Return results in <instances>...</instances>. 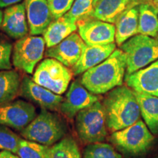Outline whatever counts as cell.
Returning <instances> with one entry per match:
<instances>
[{"label":"cell","mask_w":158,"mask_h":158,"mask_svg":"<svg viewBox=\"0 0 158 158\" xmlns=\"http://www.w3.org/2000/svg\"><path fill=\"white\" fill-rule=\"evenodd\" d=\"M20 95L22 96L43 109L59 110L64 98L51 92L34 81L29 76H23L20 88Z\"/></svg>","instance_id":"cell-12"},{"label":"cell","mask_w":158,"mask_h":158,"mask_svg":"<svg viewBox=\"0 0 158 158\" xmlns=\"http://www.w3.org/2000/svg\"><path fill=\"white\" fill-rule=\"evenodd\" d=\"M97 0H75L66 16L78 23L93 18Z\"/></svg>","instance_id":"cell-25"},{"label":"cell","mask_w":158,"mask_h":158,"mask_svg":"<svg viewBox=\"0 0 158 158\" xmlns=\"http://www.w3.org/2000/svg\"><path fill=\"white\" fill-rule=\"evenodd\" d=\"M68 124L59 114L42 108L38 115L21 131L26 140L51 147L64 138Z\"/></svg>","instance_id":"cell-3"},{"label":"cell","mask_w":158,"mask_h":158,"mask_svg":"<svg viewBox=\"0 0 158 158\" xmlns=\"http://www.w3.org/2000/svg\"><path fill=\"white\" fill-rule=\"evenodd\" d=\"M83 158H122L110 144L99 142L89 144L83 152Z\"/></svg>","instance_id":"cell-26"},{"label":"cell","mask_w":158,"mask_h":158,"mask_svg":"<svg viewBox=\"0 0 158 158\" xmlns=\"http://www.w3.org/2000/svg\"><path fill=\"white\" fill-rule=\"evenodd\" d=\"M37 116L31 102L17 100L0 104V124L21 131Z\"/></svg>","instance_id":"cell-9"},{"label":"cell","mask_w":158,"mask_h":158,"mask_svg":"<svg viewBox=\"0 0 158 158\" xmlns=\"http://www.w3.org/2000/svg\"><path fill=\"white\" fill-rule=\"evenodd\" d=\"M0 158H20L19 156L15 155V154L7 151V150H2L0 152Z\"/></svg>","instance_id":"cell-32"},{"label":"cell","mask_w":158,"mask_h":158,"mask_svg":"<svg viewBox=\"0 0 158 158\" xmlns=\"http://www.w3.org/2000/svg\"><path fill=\"white\" fill-rule=\"evenodd\" d=\"M100 99V97L98 94H94L86 89L80 81H74L63 99L59 111L67 118L73 119L79 111L92 106Z\"/></svg>","instance_id":"cell-10"},{"label":"cell","mask_w":158,"mask_h":158,"mask_svg":"<svg viewBox=\"0 0 158 158\" xmlns=\"http://www.w3.org/2000/svg\"><path fill=\"white\" fill-rule=\"evenodd\" d=\"M115 43L108 45H86L78 62L73 67V75L83 74L89 69L103 62L116 50Z\"/></svg>","instance_id":"cell-17"},{"label":"cell","mask_w":158,"mask_h":158,"mask_svg":"<svg viewBox=\"0 0 158 158\" xmlns=\"http://www.w3.org/2000/svg\"><path fill=\"white\" fill-rule=\"evenodd\" d=\"M138 5L130 6L116 20L115 41L119 47L131 37L138 35Z\"/></svg>","instance_id":"cell-18"},{"label":"cell","mask_w":158,"mask_h":158,"mask_svg":"<svg viewBox=\"0 0 158 158\" xmlns=\"http://www.w3.org/2000/svg\"><path fill=\"white\" fill-rule=\"evenodd\" d=\"M73 76V73L68 67L56 59L47 58L37 65L32 79L37 84L62 95L68 89Z\"/></svg>","instance_id":"cell-7"},{"label":"cell","mask_w":158,"mask_h":158,"mask_svg":"<svg viewBox=\"0 0 158 158\" xmlns=\"http://www.w3.org/2000/svg\"><path fill=\"white\" fill-rule=\"evenodd\" d=\"M138 34L158 37V10L152 4L138 5Z\"/></svg>","instance_id":"cell-21"},{"label":"cell","mask_w":158,"mask_h":158,"mask_svg":"<svg viewBox=\"0 0 158 158\" xmlns=\"http://www.w3.org/2000/svg\"><path fill=\"white\" fill-rule=\"evenodd\" d=\"M22 0H0V8L9 7L10 6L19 4Z\"/></svg>","instance_id":"cell-31"},{"label":"cell","mask_w":158,"mask_h":158,"mask_svg":"<svg viewBox=\"0 0 158 158\" xmlns=\"http://www.w3.org/2000/svg\"><path fill=\"white\" fill-rule=\"evenodd\" d=\"M2 29L13 39L20 40L27 36L29 29L24 2L5 9Z\"/></svg>","instance_id":"cell-16"},{"label":"cell","mask_w":158,"mask_h":158,"mask_svg":"<svg viewBox=\"0 0 158 158\" xmlns=\"http://www.w3.org/2000/svg\"><path fill=\"white\" fill-rule=\"evenodd\" d=\"M132 4V0H97L93 18L110 23H115Z\"/></svg>","instance_id":"cell-20"},{"label":"cell","mask_w":158,"mask_h":158,"mask_svg":"<svg viewBox=\"0 0 158 158\" xmlns=\"http://www.w3.org/2000/svg\"><path fill=\"white\" fill-rule=\"evenodd\" d=\"M76 128L81 141L87 145L106 139L108 128L103 105L100 100L78 112L76 116Z\"/></svg>","instance_id":"cell-6"},{"label":"cell","mask_w":158,"mask_h":158,"mask_svg":"<svg viewBox=\"0 0 158 158\" xmlns=\"http://www.w3.org/2000/svg\"><path fill=\"white\" fill-rule=\"evenodd\" d=\"M106 125L111 133L129 127L141 117V109L134 91L127 86L112 89L103 99Z\"/></svg>","instance_id":"cell-1"},{"label":"cell","mask_w":158,"mask_h":158,"mask_svg":"<svg viewBox=\"0 0 158 158\" xmlns=\"http://www.w3.org/2000/svg\"><path fill=\"white\" fill-rule=\"evenodd\" d=\"M120 49L126 56L127 76L158 60V37L136 35L123 43Z\"/></svg>","instance_id":"cell-5"},{"label":"cell","mask_w":158,"mask_h":158,"mask_svg":"<svg viewBox=\"0 0 158 158\" xmlns=\"http://www.w3.org/2000/svg\"><path fill=\"white\" fill-rule=\"evenodd\" d=\"M48 148L36 142L21 139L17 155L20 158H46Z\"/></svg>","instance_id":"cell-27"},{"label":"cell","mask_w":158,"mask_h":158,"mask_svg":"<svg viewBox=\"0 0 158 158\" xmlns=\"http://www.w3.org/2000/svg\"><path fill=\"white\" fill-rule=\"evenodd\" d=\"M86 43L77 33H73L62 42L45 51V56L56 59L68 68L74 66L81 56Z\"/></svg>","instance_id":"cell-13"},{"label":"cell","mask_w":158,"mask_h":158,"mask_svg":"<svg viewBox=\"0 0 158 158\" xmlns=\"http://www.w3.org/2000/svg\"><path fill=\"white\" fill-rule=\"evenodd\" d=\"M78 35L86 45H100L114 43L116 28L114 23L92 19L77 23Z\"/></svg>","instance_id":"cell-11"},{"label":"cell","mask_w":158,"mask_h":158,"mask_svg":"<svg viewBox=\"0 0 158 158\" xmlns=\"http://www.w3.org/2000/svg\"><path fill=\"white\" fill-rule=\"evenodd\" d=\"M26 13L31 35L44 33L54 21L47 0H25Z\"/></svg>","instance_id":"cell-15"},{"label":"cell","mask_w":158,"mask_h":158,"mask_svg":"<svg viewBox=\"0 0 158 158\" xmlns=\"http://www.w3.org/2000/svg\"><path fill=\"white\" fill-rule=\"evenodd\" d=\"M45 42L37 35L26 36L18 40L13 48V64L15 68L28 74H32L35 67L43 59Z\"/></svg>","instance_id":"cell-8"},{"label":"cell","mask_w":158,"mask_h":158,"mask_svg":"<svg viewBox=\"0 0 158 158\" xmlns=\"http://www.w3.org/2000/svg\"><path fill=\"white\" fill-rule=\"evenodd\" d=\"M21 75L13 70L0 71V104L14 100L20 94Z\"/></svg>","instance_id":"cell-23"},{"label":"cell","mask_w":158,"mask_h":158,"mask_svg":"<svg viewBox=\"0 0 158 158\" xmlns=\"http://www.w3.org/2000/svg\"><path fill=\"white\" fill-rule=\"evenodd\" d=\"M78 29L77 23L67 17L66 15L54 19L43 33L47 48L54 46L67 38Z\"/></svg>","instance_id":"cell-19"},{"label":"cell","mask_w":158,"mask_h":158,"mask_svg":"<svg viewBox=\"0 0 158 158\" xmlns=\"http://www.w3.org/2000/svg\"><path fill=\"white\" fill-rule=\"evenodd\" d=\"M2 21H3V13H2V12L1 10H0V27H2Z\"/></svg>","instance_id":"cell-33"},{"label":"cell","mask_w":158,"mask_h":158,"mask_svg":"<svg viewBox=\"0 0 158 158\" xmlns=\"http://www.w3.org/2000/svg\"><path fill=\"white\" fill-rule=\"evenodd\" d=\"M75 0H47L54 19L64 16L72 7Z\"/></svg>","instance_id":"cell-29"},{"label":"cell","mask_w":158,"mask_h":158,"mask_svg":"<svg viewBox=\"0 0 158 158\" xmlns=\"http://www.w3.org/2000/svg\"><path fill=\"white\" fill-rule=\"evenodd\" d=\"M110 141L125 155H141L152 147L155 136L142 120L118 131L112 133Z\"/></svg>","instance_id":"cell-4"},{"label":"cell","mask_w":158,"mask_h":158,"mask_svg":"<svg viewBox=\"0 0 158 158\" xmlns=\"http://www.w3.org/2000/svg\"><path fill=\"white\" fill-rule=\"evenodd\" d=\"M153 2H156V3H158V0H152Z\"/></svg>","instance_id":"cell-34"},{"label":"cell","mask_w":158,"mask_h":158,"mask_svg":"<svg viewBox=\"0 0 158 158\" xmlns=\"http://www.w3.org/2000/svg\"><path fill=\"white\" fill-rule=\"evenodd\" d=\"M124 81L134 92L158 98V60L125 76Z\"/></svg>","instance_id":"cell-14"},{"label":"cell","mask_w":158,"mask_h":158,"mask_svg":"<svg viewBox=\"0 0 158 158\" xmlns=\"http://www.w3.org/2000/svg\"><path fill=\"white\" fill-rule=\"evenodd\" d=\"M141 109V115L153 134H158V98L134 92Z\"/></svg>","instance_id":"cell-22"},{"label":"cell","mask_w":158,"mask_h":158,"mask_svg":"<svg viewBox=\"0 0 158 158\" xmlns=\"http://www.w3.org/2000/svg\"><path fill=\"white\" fill-rule=\"evenodd\" d=\"M13 46L7 39L0 37V71L11 70L10 62Z\"/></svg>","instance_id":"cell-30"},{"label":"cell","mask_w":158,"mask_h":158,"mask_svg":"<svg viewBox=\"0 0 158 158\" xmlns=\"http://www.w3.org/2000/svg\"><path fill=\"white\" fill-rule=\"evenodd\" d=\"M46 158H82L76 141L67 136L48 148Z\"/></svg>","instance_id":"cell-24"},{"label":"cell","mask_w":158,"mask_h":158,"mask_svg":"<svg viewBox=\"0 0 158 158\" xmlns=\"http://www.w3.org/2000/svg\"><path fill=\"white\" fill-rule=\"evenodd\" d=\"M126 69L125 54L121 49H116L106 60L84 73L79 81L92 93L106 94L122 86Z\"/></svg>","instance_id":"cell-2"},{"label":"cell","mask_w":158,"mask_h":158,"mask_svg":"<svg viewBox=\"0 0 158 158\" xmlns=\"http://www.w3.org/2000/svg\"><path fill=\"white\" fill-rule=\"evenodd\" d=\"M21 139L8 127L0 124V149L17 154Z\"/></svg>","instance_id":"cell-28"}]
</instances>
